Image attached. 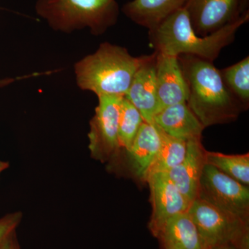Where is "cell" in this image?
I'll return each instance as SVG.
<instances>
[{"instance_id": "cell-1", "label": "cell", "mask_w": 249, "mask_h": 249, "mask_svg": "<svg viewBox=\"0 0 249 249\" xmlns=\"http://www.w3.org/2000/svg\"><path fill=\"white\" fill-rule=\"evenodd\" d=\"M178 58L188 89L187 105L204 127L235 120L243 107L213 62L191 55Z\"/></svg>"}, {"instance_id": "cell-2", "label": "cell", "mask_w": 249, "mask_h": 249, "mask_svg": "<svg viewBox=\"0 0 249 249\" xmlns=\"http://www.w3.org/2000/svg\"><path fill=\"white\" fill-rule=\"evenodd\" d=\"M249 19V13L213 34L201 37L193 29L183 7L149 30V39L157 53L178 57L194 55L213 62L222 49L233 42L237 31Z\"/></svg>"}, {"instance_id": "cell-3", "label": "cell", "mask_w": 249, "mask_h": 249, "mask_svg": "<svg viewBox=\"0 0 249 249\" xmlns=\"http://www.w3.org/2000/svg\"><path fill=\"white\" fill-rule=\"evenodd\" d=\"M148 56L134 57L124 47L104 42L95 53L76 62L77 84L97 96H124L134 75Z\"/></svg>"}, {"instance_id": "cell-4", "label": "cell", "mask_w": 249, "mask_h": 249, "mask_svg": "<svg viewBox=\"0 0 249 249\" xmlns=\"http://www.w3.org/2000/svg\"><path fill=\"white\" fill-rule=\"evenodd\" d=\"M35 9L54 30L70 34L88 28L94 36L115 25L120 13L116 0H37Z\"/></svg>"}, {"instance_id": "cell-5", "label": "cell", "mask_w": 249, "mask_h": 249, "mask_svg": "<svg viewBox=\"0 0 249 249\" xmlns=\"http://www.w3.org/2000/svg\"><path fill=\"white\" fill-rule=\"evenodd\" d=\"M188 213L197 228L205 249L229 245L237 249H249V222L199 199L191 203Z\"/></svg>"}, {"instance_id": "cell-6", "label": "cell", "mask_w": 249, "mask_h": 249, "mask_svg": "<svg viewBox=\"0 0 249 249\" xmlns=\"http://www.w3.org/2000/svg\"><path fill=\"white\" fill-rule=\"evenodd\" d=\"M196 199L249 222V186L208 163L203 168Z\"/></svg>"}, {"instance_id": "cell-7", "label": "cell", "mask_w": 249, "mask_h": 249, "mask_svg": "<svg viewBox=\"0 0 249 249\" xmlns=\"http://www.w3.org/2000/svg\"><path fill=\"white\" fill-rule=\"evenodd\" d=\"M124 96H99L95 114L90 121L89 150L96 160L106 161L120 150L119 119Z\"/></svg>"}, {"instance_id": "cell-8", "label": "cell", "mask_w": 249, "mask_h": 249, "mask_svg": "<svg viewBox=\"0 0 249 249\" xmlns=\"http://www.w3.org/2000/svg\"><path fill=\"white\" fill-rule=\"evenodd\" d=\"M249 0H188L185 9L193 29L205 37L249 14Z\"/></svg>"}, {"instance_id": "cell-9", "label": "cell", "mask_w": 249, "mask_h": 249, "mask_svg": "<svg viewBox=\"0 0 249 249\" xmlns=\"http://www.w3.org/2000/svg\"><path fill=\"white\" fill-rule=\"evenodd\" d=\"M150 191L152 212L148 228L158 237L165 223L177 214L188 212L191 202L178 191L165 173H153L147 177Z\"/></svg>"}, {"instance_id": "cell-10", "label": "cell", "mask_w": 249, "mask_h": 249, "mask_svg": "<svg viewBox=\"0 0 249 249\" xmlns=\"http://www.w3.org/2000/svg\"><path fill=\"white\" fill-rule=\"evenodd\" d=\"M155 53L156 83L160 109L186 103L188 89L178 57Z\"/></svg>"}, {"instance_id": "cell-11", "label": "cell", "mask_w": 249, "mask_h": 249, "mask_svg": "<svg viewBox=\"0 0 249 249\" xmlns=\"http://www.w3.org/2000/svg\"><path fill=\"white\" fill-rule=\"evenodd\" d=\"M124 97L138 109L145 122L152 124L160 110L156 83L155 53L149 55L139 69Z\"/></svg>"}, {"instance_id": "cell-12", "label": "cell", "mask_w": 249, "mask_h": 249, "mask_svg": "<svg viewBox=\"0 0 249 249\" xmlns=\"http://www.w3.org/2000/svg\"><path fill=\"white\" fill-rule=\"evenodd\" d=\"M205 164L206 150L201 140L188 141L184 160L166 173L178 191L191 203L197 198L199 181Z\"/></svg>"}, {"instance_id": "cell-13", "label": "cell", "mask_w": 249, "mask_h": 249, "mask_svg": "<svg viewBox=\"0 0 249 249\" xmlns=\"http://www.w3.org/2000/svg\"><path fill=\"white\" fill-rule=\"evenodd\" d=\"M152 124L165 133L185 142L201 140L205 128L186 103H178L160 109Z\"/></svg>"}, {"instance_id": "cell-14", "label": "cell", "mask_w": 249, "mask_h": 249, "mask_svg": "<svg viewBox=\"0 0 249 249\" xmlns=\"http://www.w3.org/2000/svg\"><path fill=\"white\" fill-rule=\"evenodd\" d=\"M160 145V132L157 126L142 123L127 154L134 175L145 181L150 167L158 155Z\"/></svg>"}, {"instance_id": "cell-15", "label": "cell", "mask_w": 249, "mask_h": 249, "mask_svg": "<svg viewBox=\"0 0 249 249\" xmlns=\"http://www.w3.org/2000/svg\"><path fill=\"white\" fill-rule=\"evenodd\" d=\"M188 0H132L122 7L126 17L148 30L184 7Z\"/></svg>"}, {"instance_id": "cell-16", "label": "cell", "mask_w": 249, "mask_h": 249, "mask_svg": "<svg viewBox=\"0 0 249 249\" xmlns=\"http://www.w3.org/2000/svg\"><path fill=\"white\" fill-rule=\"evenodd\" d=\"M157 238L161 241L165 249H206L188 212L168 219Z\"/></svg>"}, {"instance_id": "cell-17", "label": "cell", "mask_w": 249, "mask_h": 249, "mask_svg": "<svg viewBox=\"0 0 249 249\" xmlns=\"http://www.w3.org/2000/svg\"><path fill=\"white\" fill-rule=\"evenodd\" d=\"M157 127L160 134V148L147 177L153 173H166L181 163L186 155V142L171 137Z\"/></svg>"}, {"instance_id": "cell-18", "label": "cell", "mask_w": 249, "mask_h": 249, "mask_svg": "<svg viewBox=\"0 0 249 249\" xmlns=\"http://www.w3.org/2000/svg\"><path fill=\"white\" fill-rule=\"evenodd\" d=\"M206 163L215 167L236 181L249 185V154L229 155L206 151Z\"/></svg>"}, {"instance_id": "cell-19", "label": "cell", "mask_w": 249, "mask_h": 249, "mask_svg": "<svg viewBox=\"0 0 249 249\" xmlns=\"http://www.w3.org/2000/svg\"><path fill=\"white\" fill-rule=\"evenodd\" d=\"M219 71L228 89L246 109L249 103V57Z\"/></svg>"}, {"instance_id": "cell-20", "label": "cell", "mask_w": 249, "mask_h": 249, "mask_svg": "<svg viewBox=\"0 0 249 249\" xmlns=\"http://www.w3.org/2000/svg\"><path fill=\"white\" fill-rule=\"evenodd\" d=\"M143 122V119L138 109L128 100L123 98L119 113L118 132L120 149L128 151Z\"/></svg>"}, {"instance_id": "cell-21", "label": "cell", "mask_w": 249, "mask_h": 249, "mask_svg": "<svg viewBox=\"0 0 249 249\" xmlns=\"http://www.w3.org/2000/svg\"><path fill=\"white\" fill-rule=\"evenodd\" d=\"M22 219L20 213H15L4 216L0 219V244L13 232L16 231V229Z\"/></svg>"}, {"instance_id": "cell-22", "label": "cell", "mask_w": 249, "mask_h": 249, "mask_svg": "<svg viewBox=\"0 0 249 249\" xmlns=\"http://www.w3.org/2000/svg\"><path fill=\"white\" fill-rule=\"evenodd\" d=\"M0 249H21L16 236V231L8 236L1 244Z\"/></svg>"}, {"instance_id": "cell-23", "label": "cell", "mask_w": 249, "mask_h": 249, "mask_svg": "<svg viewBox=\"0 0 249 249\" xmlns=\"http://www.w3.org/2000/svg\"><path fill=\"white\" fill-rule=\"evenodd\" d=\"M18 78H4V79H0V88H4L5 86H7L11 83H14L15 80H17Z\"/></svg>"}, {"instance_id": "cell-24", "label": "cell", "mask_w": 249, "mask_h": 249, "mask_svg": "<svg viewBox=\"0 0 249 249\" xmlns=\"http://www.w3.org/2000/svg\"><path fill=\"white\" fill-rule=\"evenodd\" d=\"M208 249H237L235 247H232L231 245H222L215 246V247H211Z\"/></svg>"}, {"instance_id": "cell-25", "label": "cell", "mask_w": 249, "mask_h": 249, "mask_svg": "<svg viewBox=\"0 0 249 249\" xmlns=\"http://www.w3.org/2000/svg\"><path fill=\"white\" fill-rule=\"evenodd\" d=\"M8 167H9V164H8V163L0 160V173H1L3 170L6 169Z\"/></svg>"}]
</instances>
